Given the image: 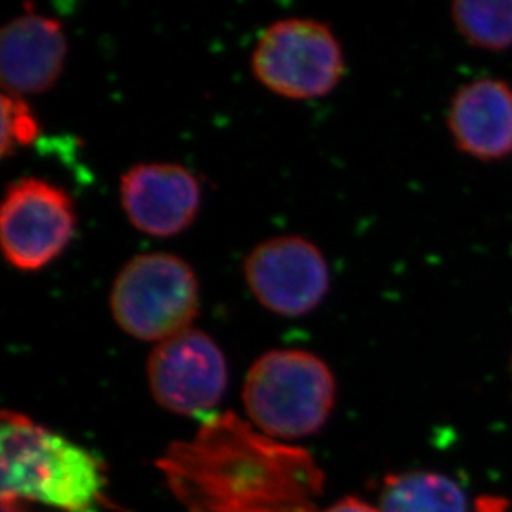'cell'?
<instances>
[{"mask_svg":"<svg viewBox=\"0 0 512 512\" xmlns=\"http://www.w3.org/2000/svg\"><path fill=\"white\" fill-rule=\"evenodd\" d=\"M158 468L188 512H317L324 473L315 459L254 430L234 413L211 416L176 441Z\"/></svg>","mask_w":512,"mask_h":512,"instance_id":"1","label":"cell"},{"mask_svg":"<svg viewBox=\"0 0 512 512\" xmlns=\"http://www.w3.org/2000/svg\"><path fill=\"white\" fill-rule=\"evenodd\" d=\"M2 501H37L82 512L97 501L105 474L97 456L17 411L2 413Z\"/></svg>","mask_w":512,"mask_h":512,"instance_id":"2","label":"cell"},{"mask_svg":"<svg viewBox=\"0 0 512 512\" xmlns=\"http://www.w3.org/2000/svg\"><path fill=\"white\" fill-rule=\"evenodd\" d=\"M334 373L305 350H271L252 365L242 401L256 430L274 440L314 435L335 403Z\"/></svg>","mask_w":512,"mask_h":512,"instance_id":"3","label":"cell"},{"mask_svg":"<svg viewBox=\"0 0 512 512\" xmlns=\"http://www.w3.org/2000/svg\"><path fill=\"white\" fill-rule=\"evenodd\" d=\"M113 319L125 334L163 342L189 329L199 312L193 267L170 252L140 254L121 267L110 292Z\"/></svg>","mask_w":512,"mask_h":512,"instance_id":"4","label":"cell"},{"mask_svg":"<svg viewBox=\"0 0 512 512\" xmlns=\"http://www.w3.org/2000/svg\"><path fill=\"white\" fill-rule=\"evenodd\" d=\"M251 68L269 92L289 100H315L339 87L345 58L329 25L314 19H284L262 32Z\"/></svg>","mask_w":512,"mask_h":512,"instance_id":"5","label":"cell"},{"mask_svg":"<svg viewBox=\"0 0 512 512\" xmlns=\"http://www.w3.org/2000/svg\"><path fill=\"white\" fill-rule=\"evenodd\" d=\"M77 213L65 189L42 178H20L5 189L0 242L5 261L22 272L42 271L72 242Z\"/></svg>","mask_w":512,"mask_h":512,"instance_id":"6","label":"cell"},{"mask_svg":"<svg viewBox=\"0 0 512 512\" xmlns=\"http://www.w3.org/2000/svg\"><path fill=\"white\" fill-rule=\"evenodd\" d=\"M146 375L158 405L179 415H199L223 398L228 360L213 337L189 327L153 348Z\"/></svg>","mask_w":512,"mask_h":512,"instance_id":"7","label":"cell"},{"mask_svg":"<svg viewBox=\"0 0 512 512\" xmlns=\"http://www.w3.org/2000/svg\"><path fill=\"white\" fill-rule=\"evenodd\" d=\"M244 277L262 307L287 319L310 314L330 289L324 254L300 236L274 237L254 247L244 261Z\"/></svg>","mask_w":512,"mask_h":512,"instance_id":"8","label":"cell"},{"mask_svg":"<svg viewBox=\"0 0 512 512\" xmlns=\"http://www.w3.org/2000/svg\"><path fill=\"white\" fill-rule=\"evenodd\" d=\"M121 208L133 228L153 237L186 231L201 209V184L176 163H141L121 176Z\"/></svg>","mask_w":512,"mask_h":512,"instance_id":"9","label":"cell"},{"mask_svg":"<svg viewBox=\"0 0 512 512\" xmlns=\"http://www.w3.org/2000/svg\"><path fill=\"white\" fill-rule=\"evenodd\" d=\"M67 55L63 25L25 4V12L7 22L0 34L4 93L25 97L49 92L62 77Z\"/></svg>","mask_w":512,"mask_h":512,"instance_id":"10","label":"cell"},{"mask_svg":"<svg viewBox=\"0 0 512 512\" xmlns=\"http://www.w3.org/2000/svg\"><path fill=\"white\" fill-rule=\"evenodd\" d=\"M451 138L464 155L503 160L512 153V87L499 78L466 83L451 98L446 116Z\"/></svg>","mask_w":512,"mask_h":512,"instance_id":"11","label":"cell"},{"mask_svg":"<svg viewBox=\"0 0 512 512\" xmlns=\"http://www.w3.org/2000/svg\"><path fill=\"white\" fill-rule=\"evenodd\" d=\"M380 512H468V499L453 479L413 471L387 479Z\"/></svg>","mask_w":512,"mask_h":512,"instance_id":"12","label":"cell"},{"mask_svg":"<svg viewBox=\"0 0 512 512\" xmlns=\"http://www.w3.org/2000/svg\"><path fill=\"white\" fill-rule=\"evenodd\" d=\"M451 19L461 37L474 49L504 52L512 49V0L455 2Z\"/></svg>","mask_w":512,"mask_h":512,"instance_id":"13","label":"cell"},{"mask_svg":"<svg viewBox=\"0 0 512 512\" xmlns=\"http://www.w3.org/2000/svg\"><path fill=\"white\" fill-rule=\"evenodd\" d=\"M40 123L24 97L2 93V158L37 140Z\"/></svg>","mask_w":512,"mask_h":512,"instance_id":"14","label":"cell"},{"mask_svg":"<svg viewBox=\"0 0 512 512\" xmlns=\"http://www.w3.org/2000/svg\"><path fill=\"white\" fill-rule=\"evenodd\" d=\"M324 512H380V509L372 508L370 504L357 498H345Z\"/></svg>","mask_w":512,"mask_h":512,"instance_id":"15","label":"cell"},{"mask_svg":"<svg viewBox=\"0 0 512 512\" xmlns=\"http://www.w3.org/2000/svg\"><path fill=\"white\" fill-rule=\"evenodd\" d=\"M511 368H512V360H511Z\"/></svg>","mask_w":512,"mask_h":512,"instance_id":"16","label":"cell"}]
</instances>
